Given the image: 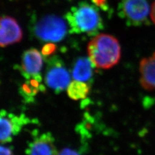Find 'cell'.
Returning <instances> with one entry per match:
<instances>
[{"instance_id": "10", "label": "cell", "mask_w": 155, "mask_h": 155, "mask_svg": "<svg viewBox=\"0 0 155 155\" xmlns=\"http://www.w3.org/2000/svg\"><path fill=\"white\" fill-rule=\"evenodd\" d=\"M140 84L143 88L147 91L155 89V52L140 61Z\"/></svg>"}, {"instance_id": "3", "label": "cell", "mask_w": 155, "mask_h": 155, "mask_svg": "<svg viewBox=\"0 0 155 155\" xmlns=\"http://www.w3.org/2000/svg\"><path fill=\"white\" fill-rule=\"evenodd\" d=\"M34 33L36 38L42 41L59 42L67 35V23L58 16H44L35 24Z\"/></svg>"}, {"instance_id": "15", "label": "cell", "mask_w": 155, "mask_h": 155, "mask_svg": "<svg viewBox=\"0 0 155 155\" xmlns=\"http://www.w3.org/2000/svg\"><path fill=\"white\" fill-rule=\"evenodd\" d=\"M58 155H83L77 150H74L70 148H65L62 151L58 153Z\"/></svg>"}, {"instance_id": "4", "label": "cell", "mask_w": 155, "mask_h": 155, "mask_svg": "<svg viewBox=\"0 0 155 155\" xmlns=\"http://www.w3.org/2000/svg\"><path fill=\"white\" fill-rule=\"evenodd\" d=\"M118 12L129 25L140 26L147 21L151 11L146 0H122Z\"/></svg>"}, {"instance_id": "11", "label": "cell", "mask_w": 155, "mask_h": 155, "mask_svg": "<svg viewBox=\"0 0 155 155\" xmlns=\"http://www.w3.org/2000/svg\"><path fill=\"white\" fill-rule=\"evenodd\" d=\"M94 67L89 58H78L72 69V77L74 80L83 82L89 81L93 78Z\"/></svg>"}, {"instance_id": "16", "label": "cell", "mask_w": 155, "mask_h": 155, "mask_svg": "<svg viewBox=\"0 0 155 155\" xmlns=\"http://www.w3.org/2000/svg\"><path fill=\"white\" fill-rule=\"evenodd\" d=\"M0 155H14V154L10 147L0 145Z\"/></svg>"}, {"instance_id": "8", "label": "cell", "mask_w": 155, "mask_h": 155, "mask_svg": "<svg viewBox=\"0 0 155 155\" xmlns=\"http://www.w3.org/2000/svg\"><path fill=\"white\" fill-rule=\"evenodd\" d=\"M22 38V30L15 19L8 16L0 17V47L18 43Z\"/></svg>"}, {"instance_id": "1", "label": "cell", "mask_w": 155, "mask_h": 155, "mask_svg": "<svg viewBox=\"0 0 155 155\" xmlns=\"http://www.w3.org/2000/svg\"><path fill=\"white\" fill-rule=\"evenodd\" d=\"M71 34H86L96 36L104 28L102 18L94 5L80 2L71 7L65 15Z\"/></svg>"}, {"instance_id": "5", "label": "cell", "mask_w": 155, "mask_h": 155, "mask_svg": "<svg viewBox=\"0 0 155 155\" xmlns=\"http://www.w3.org/2000/svg\"><path fill=\"white\" fill-rule=\"evenodd\" d=\"M45 83L56 93L64 91L71 83V76L64 62L57 56L48 59L45 73Z\"/></svg>"}, {"instance_id": "17", "label": "cell", "mask_w": 155, "mask_h": 155, "mask_svg": "<svg viewBox=\"0 0 155 155\" xmlns=\"http://www.w3.org/2000/svg\"><path fill=\"white\" fill-rule=\"evenodd\" d=\"M151 18L153 22L155 24V2L153 3L151 8Z\"/></svg>"}, {"instance_id": "7", "label": "cell", "mask_w": 155, "mask_h": 155, "mask_svg": "<svg viewBox=\"0 0 155 155\" xmlns=\"http://www.w3.org/2000/svg\"><path fill=\"white\" fill-rule=\"evenodd\" d=\"M27 155H58L55 139L51 133L33 134L31 142L26 149Z\"/></svg>"}, {"instance_id": "6", "label": "cell", "mask_w": 155, "mask_h": 155, "mask_svg": "<svg viewBox=\"0 0 155 155\" xmlns=\"http://www.w3.org/2000/svg\"><path fill=\"white\" fill-rule=\"evenodd\" d=\"M29 122L30 120L25 115H16L3 109L0 110V143L12 142Z\"/></svg>"}, {"instance_id": "12", "label": "cell", "mask_w": 155, "mask_h": 155, "mask_svg": "<svg viewBox=\"0 0 155 155\" xmlns=\"http://www.w3.org/2000/svg\"><path fill=\"white\" fill-rule=\"evenodd\" d=\"M45 90L42 84L41 76L27 80L21 85L19 93L27 102H31L40 91Z\"/></svg>"}, {"instance_id": "14", "label": "cell", "mask_w": 155, "mask_h": 155, "mask_svg": "<svg viewBox=\"0 0 155 155\" xmlns=\"http://www.w3.org/2000/svg\"><path fill=\"white\" fill-rule=\"evenodd\" d=\"M56 50V46L52 43H48L43 47L41 51V53L43 56H49Z\"/></svg>"}, {"instance_id": "2", "label": "cell", "mask_w": 155, "mask_h": 155, "mask_svg": "<svg viewBox=\"0 0 155 155\" xmlns=\"http://www.w3.org/2000/svg\"><path fill=\"white\" fill-rule=\"evenodd\" d=\"M89 59L94 67L108 69L117 64L121 58V47L114 36L100 34L94 37L87 46Z\"/></svg>"}, {"instance_id": "13", "label": "cell", "mask_w": 155, "mask_h": 155, "mask_svg": "<svg viewBox=\"0 0 155 155\" xmlns=\"http://www.w3.org/2000/svg\"><path fill=\"white\" fill-rule=\"evenodd\" d=\"M90 91V86L85 82L74 80L67 87V94L74 100H83L87 98Z\"/></svg>"}, {"instance_id": "9", "label": "cell", "mask_w": 155, "mask_h": 155, "mask_svg": "<svg viewBox=\"0 0 155 155\" xmlns=\"http://www.w3.org/2000/svg\"><path fill=\"white\" fill-rule=\"evenodd\" d=\"M43 67V57L36 48L25 51L21 57V73L27 80L40 76Z\"/></svg>"}]
</instances>
